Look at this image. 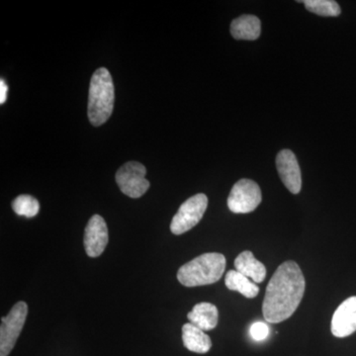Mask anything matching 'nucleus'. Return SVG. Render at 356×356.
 <instances>
[{
	"label": "nucleus",
	"instance_id": "nucleus-1",
	"mask_svg": "<svg viewBox=\"0 0 356 356\" xmlns=\"http://www.w3.org/2000/svg\"><path fill=\"white\" fill-rule=\"evenodd\" d=\"M306 281L296 262H283L266 287L262 313L266 322L278 324L291 317L305 293Z\"/></svg>",
	"mask_w": 356,
	"mask_h": 356
},
{
	"label": "nucleus",
	"instance_id": "nucleus-2",
	"mask_svg": "<svg viewBox=\"0 0 356 356\" xmlns=\"http://www.w3.org/2000/svg\"><path fill=\"white\" fill-rule=\"evenodd\" d=\"M225 269L226 257L218 252H208L180 267L177 280L186 287L214 284L221 280Z\"/></svg>",
	"mask_w": 356,
	"mask_h": 356
},
{
	"label": "nucleus",
	"instance_id": "nucleus-3",
	"mask_svg": "<svg viewBox=\"0 0 356 356\" xmlns=\"http://www.w3.org/2000/svg\"><path fill=\"white\" fill-rule=\"evenodd\" d=\"M115 89L109 70L100 67L91 77L89 86L88 119L93 126H102L113 112Z\"/></svg>",
	"mask_w": 356,
	"mask_h": 356
},
{
	"label": "nucleus",
	"instance_id": "nucleus-4",
	"mask_svg": "<svg viewBox=\"0 0 356 356\" xmlns=\"http://www.w3.org/2000/svg\"><path fill=\"white\" fill-rule=\"evenodd\" d=\"M208 207V198L205 194L199 193L187 199L180 206L170 224L173 235H182L194 228L204 216Z\"/></svg>",
	"mask_w": 356,
	"mask_h": 356
},
{
	"label": "nucleus",
	"instance_id": "nucleus-5",
	"mask_svg": "<svg viewBox=\"0 0 356 356\" xmlns=\"http://www.w3.org/2000/svg\"><path fill=\"white\" fill-rule=\"evenodd\" d=\"M28 306L25 302H18L8 315L1 318L0 327V356H7L13 350L27 318Z\"/></svg>",
	"mask_w": 356,
	"mask_h": 356
},
{
	"label": "nucleus",
	"instance_id": "nucleus-6",
	"mask_svg": "<svg viewBox=\"0 0 356 356\" xmlns=\"http://www.w3.org/2000/svg\"><path fill=\"white\" fill-rule=\"evenodd\" d=\"M146 175V168L142 163L129 161L119 168L116 173V182L125 195L131 198H140L149 188Z\"/></svg>",
	"mask_w": 356,
	"mask_h": 356
},
{
	"label": "nucleus",
	"instance_id": "nucleus-7",
	"mask_svg": "<svg viewBox=\"0 0 356 356\" xmlns=\"http://www.w3.org/2000/svg\"><path fill=\"white\" fill-rule=\"evenodd\" d=\"M261 199V191L257 182L241 179L232 188L228 207L236 214H247L259 207Z\"/></svg>",
	"mask_w": 356,
	"mask_h": 356
},
{
	"label": "nucleus",
	"instance_id": "nucleus-8",
	"mask_svg": "<svg viewBox=\"0 0 356 356\" xmlns=\"http://www.w3.org/2000/svg\"><path fill=\"white\" fill-rule=\"evenodd\" d=\"M108 243V228L99 215L90 218L84 232V248L89 257L102 254Z\"/></svg>",
	"mask_w": 356,
	"mask_h": 356
},
{
	"label": "nucleus",
	"instance_id": "nucleus-9",
	"mask_svg": "<svg viewBox=\"0 0 356 356\" xmlns=\"http://www.w3.org/2000/svg\"><path fill=\"white\" fill-rule=\"evenodd\" d=\"M276 166L281 181L288 191L293 194H298L301 191L302 177L298 161L294 153L290 149L281 151L276 158Z\"/></svg>",
	"mask_w": 356,
	"mask_h": 356
},
{
	"label": "nucleus",
	"instance_id": "nucleus-10",
	"mask_svg": "<svg viewBox=\"0 0 356 356\" xmlns=\"http://www.w3.org/2000/svg\"><path fill=\"white\" fill-rule=\"evenodd\" d=\"M331 330L337 337H346L356 332V296L350 297L339 306L332 316Z\"/></svg>",
	"mask_w": 356,
	"mask_h": 356
},
{
	"label": "nucleus",
	"instance_id": "nucleus-11",
	"mask_svg": "<svg viewBox=\"0 0 356 356\" xmlns=\"http://www.w3.org/2000/svg\"><path fill=\"white\" fill-rule=\"evenodd\" d=\"M187 318L192 325L202 330V331H211L215 329L219 321V312L217 307L213 304L202 302L193 307L189 312Z\"/></svg>",
	"mask_w": 356,
	"mask_h": 356
},
{
	"label": "nucleus",
	"instance_id": "nucleus-12",
	"mask_svg": "<svg viewBox=\"0 0 356 356\" xmlns=\"http://www.w3.org/2000/svg\"><path fill=\"white\" fill-rule=\"evenodd\" d=\"M236 270L247 276L254 283H262L266 277V267L262 262L255 259L254 254L245 250L236 257Z\"/></svg>",
	"mask_w": 356,
	"mask_h": 356
},
{
	"label": "nucleus",
	"instance_id": "nucleus-13",
	"mask_svg": "<svg viewBox=\"0 0 356 356\" xmlns=\"http://www.w3.org/2000/svg\"><path fill=\"white\" fill-rule=\"evenodd\" d=\"M182 341L187 350L200 355L207 353L212 348L210 337L191 323L182 327Z\"/></svg>",
	"mask_w": 356,
	"mask_h": 356
},
{
	"label": "nucleus",
	"instance_id": "nucleus-14",
	"mask_svg": "<svg viewBox=\"0 0 356 356\" xmlns=\"http://www.w3.org/2000/svg\"><path fill=\"white\" fill-rule=\"evenodd\" d=\"M231 34L236 40L254 41L261 35V20L254 15H243L231 24Z\"/></svg>",
	"mask_w": 356,
	"mask_h": 356
},
{
	"label": "nucleus",
	"instance_id": "nucleus-15",
	"mask_svg": "<svg viewBox=\"0 0 356 356\" xmlns=\"http://www.w3.org/2000/svg\"><path fill=\"white\" fill-rule=\"evenodd\" d=\"M225 284L231 291L241 293L248 299L255 298L259 293V287L257 283L236 270H229L227 273Z\"/></svg>",
	"mask_w": 356,
	"mask_h": 356
},
{
	"label": "nucleus",
	"instance_id": "nucleus-16",
	"mask_svg": "<svg viewBox=\"0 0 356 356\" xmlns=\"http://www.w3.org/2000/svg\"><path fill=\"white\" fill-rule=\"evenodd\" d=\"M305 4V7L312 13L324 17H337L341 15V7L334 0H306L299 1Z\"/></svg>",
	"mask_w": 356,
	"mask_h": 356
},
{
	"label": "nucleus",
	"instance_id": "nucleus-17",
	"mask_svg": "<svg viewBox=\"0 0 356 356\" xmlns=\"http://www.w3.org/2000/svg\"><path fill=\"white\" fill-rule=\"evenodd\" d=\"M16 214L26 218H33L39 213L40 204L36 198L30 195H19L11 203Z\"/></svg>",
	"mask_w": 356,
	"mask_h": 356
},
{
	"label": "nucleus",
	"instance_id": "nucleus-18",
	"mask_svg": "<svg viewBox=\"0 0 356 356\" xmlns=\"http://www.w3.org/2000/svg\"><path fill=\"white\" fill-rule=\"evenodd\" d=\"M250 336L257 341H261L268 337L269 327L266 323L257 322L252 325L250 330Z\"/></svg>",
	"mask_w": 356,
	"mask_h": 356
},
{
	"label": "nucleus",
	"instance_id": "nucleus-19",
	"mask_svg": "<svg viewBox=\"0 0 356 356\" xmlns=\"http://www.w3.org/2000/svg\"><path fill=\"white\" fill-rule=\"evenodd\" d=\"M7 92H8L7 84L3 79H1V81H0V103H1V104H3V103L6 102Z\"/></svg>",
	"mask_w": 356,
	"mask_h": 356
}]
</instances>
